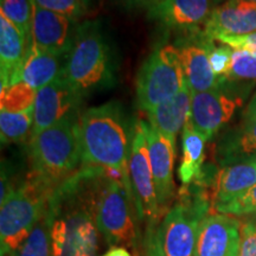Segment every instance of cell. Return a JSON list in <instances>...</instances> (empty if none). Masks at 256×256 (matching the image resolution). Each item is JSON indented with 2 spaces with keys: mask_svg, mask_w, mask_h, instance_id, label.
Here are the masks:
<instances>
[{
  "mask_svg": "<svg viewBox=\"0 0 256 256\" xmlns=\"http://www.w3.org/2000/svg\"><path fill=\"white\" fill-rule=\"evenodd\" d=\"M102 171L84 166L54 191L48 206L52 256H98L96 188Z\"/></svg>",
  "mask_w": 256,
  "mask_h": 256,
  "instance_id": "cell-1",
  "label": "cell"
},
{
  "mask_svg": "<svg viewBox=\"0 0 256 256\" xmlns=\"http://www.w3.org/2000/svg\"><path fill=\"white\" fill-rule=\"evenodd\" d=\"M80 139L82 164L120 174L133 196L128 168L130 133L120 104L108 102L83 112L80 115Z\"/></svg>",
  "mask_w": 256,
  "mask_h": 256,
  "instance_id": "cell-2",
  "label": "cell"
},
{
  "mask_svg": "<svg viewBox=\"0 0 256 256\" xmlns=\"http://www.w3.org/2000/svg\"><path fill=\"white\" fill-rule=\"evenodd\" d=\"M62 75L83 96L114 83L110 44L98 22L88 20L78 25L72 46L64 58Z\"/></svg>",
  "mask_w": 256,
  "mask_h": 256,
  "instance_id": "cell-3",
  "label": "cell"
},
{
  "mask_svg": "<svg viewBox=\"0 0 256 256\" xmlns=\"http://www.w3.org/2000/svg\"><path fill=\"white\" fill-rule=\"evenodd\" d=\"M30 159L31 174L52 186L72 177L82 162L78 112L31 138Z\"/></svg>",
  "mask_w": 256,
  "mask_h": 256,
  "instance_id": "cell-4",
  "label": "cell"
},
{
  "mask_svg": "<svg viewBox=\"0 0 256 256\" xmlns=\"http://www.w3.org/2000/svg\"><path fill=\"white\" fill-rule=\"evenodd\" d=\"M55 186L30 174L2 202L0 250L8 256L23 243L49 206Z\"/></svg>",
  "mask_w": 256,
  "mask_h": 256,
  "instance_id": "cell-5",
  "label": "cell"
},
{
  "mask_svg": "<svg viewBox=\"0 0 256 256\" xmlns=\"http://www.w3.org/2000/svg\"><path fill=\"white\" fill-rule=\"evenodd\" d=\"M208 216V202L202 194H185L146 234L147 256H194L202 220Z\"/></svg>",
  "mask_w": 256,
  "mask_h": 256,
  "instance_id": "cell-6",
  "label": "cell"
},
{
  "mask_svg": "<svg viewBox=\"0 0 256 256\" xmlns=\"http://www.w3.org/2000/svg\"><path fill=\"white\" fill-rule=\"evenodd\" d=\"M96 223L98 232L112 248H134L138 241L136 209L134 198L122 178L104 170L96 188Z\"/></svg>",
  "mask_w": 256,
  "mask_h": 256,
  "instance_id": "cell-7",
  "label": "cell"
},
{
  "mask_svg": "<svg viewBox=\"0 0 256 256\" xmlns=\"http://www.w3.org/2000/svg\"><path fill=\"white\" fill-rule=\"evenodd\" d=\"M184 83L185 75L178 46L165 44L156 48L138 72V106L147 113L178 94Z\"/></svg>",
  "mask_w": 256,
  "mask_h": 256,
  "instance_id": "cell-8",
  "label": "cell"
},
{
  "mask_svg": "<svg viewBox=\"0 0 256 256\" xmlns=\"http://www.w3.org/2000/svg\"><path fill=\"white\" fill-rule=\"evenodd\" d=\"M145 124V121L139 120L134 126L128 168L138 218L146 220L147 232H150L158 226L165 214L160 209L156 198Z\"/></svg>",
  "mask_w": 256,
  "mask_h": 256,
  "instance_id": "cell-9",
  "label": "cell"
},
{
  "mask_svg": "<svg viewBox=\"0 0 256 256\" xmlns=\"http://www.w3.org/2000/svg\"><path fill=\"white\" fill-rule=\"evenodd\" d=\"M83 95L74 89L63 75L36 92L34 110V127L31 138L43 132L64 118L78 112Z\"/></svg>",
  "mask_w": 256,
  "mask_h": 256,
  "instance_id": "cell-10",
  "label": "cell"
},
{
  "mask_svg": "<svg viewBox=\"0 0 256 256\" xmlns=\"http://www.w3.org/2000/svg\"><path fill=\"white\" fill-rule=\"evenodd\" d=\"M78 20L51 11L32 0L31 34L28 46L54 51L66 56L72 46L78 28Z\"/></svg>",
  "mask_w": 256,
  "mask_h": 256,
  "instance_id": "cell-11",
  "label": "cell"
},
{
  "mask_svg": "<svg viewBox=\"0 0 256 256\" xmlns=\"http://www.w3.org/2000/svg\"><path fill=\"white\" fill-rule=\"evenodd\" d=\"M242 104V98H232L220 89L194 92L188 124L206 140H211L232 120Z\"/></svg>",
  "mask_w": 256,
  "mask_h": 256,
  "instance_id": "cell-12",
  "label": "cell"
},
{
  "mask_svg": "<svg viewBox=\"0 0 256 256\" xmlns=\"http://www.w3.org/2000/svg\"><path fill=\"white\" fill-rule=\"evenodd\" d=\"M216 0H156L147 17L170 30L200 32L216 8Z\"/></svg>",
  "mask_w": 256,
  "mask_h": 256,
  "instance_id": "cell-13",
  "label": "cell"
},
{
  "mask_svg": "<svg viewBox=\"0 0 256 256\" xmlns=\"http://www.w3.org/2000/svg\"><path fill=\"white\" fill-rule=\"evenodd\" d=\"M202 32L212 40L254 34L256 32V2L226 0L214 8Z\"/></svg>",
  "mask_w": 256,
  "mask_h": 256,
  "instance_id": "cell-14",
  "label": "cell"
},
{
  "mask_svg": "<svg viewBox=\"0 0 256 256\" xmlns=\"http://www.w3.org/2000/svg\"><path fill=\"white\" fill-rule=\"evenodd\" d=\"M241 226L234 216L208 215L200 223L194 256H238Z\"/></svg>",
  "mask_w": 256,
  "mask_h": 256,
  "instance_id": "cell-15",
  "label": "cell"
},
{
  "mask_svg": "<svg viewBox=\"0 0 256 256\" xmlns=\"http://www.w3.org/2000/svg\"><path fill=\"white\" fill-rule=\"evenodd\" d=\"M145 130L156 198L160 209L164 212L165 208L171 203L174 196V165L176 145L150 124H145Z\"/></svg>",
  "mask_w": 256,
  "mask_h": 256,
  "instance_id": "cell-16",
  "label": "cell"
},
{
  "mask_svg": "<svg viewBox=\"0 0 256 256\" xmlns=\"http://www.w3.org/2000/svg\"><path fill=\"white\" fill-rule=\"evenodd\" d=\"M206 42L208 38L202 32L197 38L178 46L185 80L192 92L218 89L224 82L217 78L211 69Z\"/></svg>",
  "mask_w": 256,
  "mask_h": 256,
  "instance_id": "cell-17",
  "label": "cell"
},
{
  "mask_svg": "<svg viewBox=\"0 0 256 256\" xmlns=\"http://www.w3.org/2000/svg\"><path fill=\"white\" fill-rule=\"evenodd\" d=\"M192 94L194 92L185 80L178 94L147 112L148 124L171 140L174 145L179 132H183L185 124L190 120Z\"/></svg>",
  "mask_w": 256,
  "mask_h": 256,
  "instance_id": "cell-18",
  "label": "cell"
},
{
  "mask_svg": "<svg viewBox=\"0 0 256 256\" xmlns=\"http://www.w3.org/2000/svg\"><path fill=\"white\" fill-rule=\"evenodd\" d=\"M62 57L66 56L30 44L14 83L24 82L38 92L62 75L64 66Z\"/></svg>",
  "mask_w": 256,
  "mask_h": 256,
  "instance_id": "cell-19",
  "label": "cell"
},
{
  "mask_svg": "<svg viewBox=\"0 0 256 256\" xmlns=\"http://www.w3.org/2000/svg\"><path fill=\"white\" fill-rule=\"evenodd\" d=\"M28 42L17 26L0 12V81L2 89L12 86L28 54Z\"/></svg>",
  "mask_w": 256,
  "mask_h": 256,
  "instance_id": "cell-20",
  "label": "cell"
},
{
  "mask_svg": "<svg viewBox=\"0 0 256 256\" xmlns=\"http://www.w3.org/2000/svg\"><path fill=\"white\" fill-rule=\"evenodd\" d=\"M256 184V162L254 158L224 168L217 174L214 186L212 206L235 200Z\"/></svg>",
  "mask_w": 256,
  "mask_h": 256,
  "instance_id": "cell-21",
  "label": "cell"
},
{
  "mask_svg": "<svg viewBox=\"0 0 256 256\" xmlns=\"http://www.w3.org/2000/svg\"><path fill=\"white\" fill-rule=\"evenodd\" d=\"M208 140L200 134L190 124H185L182 132V162L178 168V177L183 185H188L202 177V165Z\"/></svg>",
  "mask_w": 256,
  "mask_h": 256,
  "instance_id": "cell-22",
  "label": "cell"
},
{
  "mask_svg": "<svg viewBox=\"0 0 256 256\" xmlns=\"http://www.w3.org/2000/svg\"><path fill=\"white\" fill-rule=\"evenodd\" d=\"M34 106L23 112H0L2 144H17L26 139L34 127Z\"/></svg>",
  "mask_w": 256,
  "mask_h": 256,
  "instance_id": "cell-23",
  "label": "cell"
},
{
  "mask_svg": "<svg viewBox=\"0 0 256 256\" xmlns=\"http://www.w3.org/2000/svg\"><path fill=\"white\" fill-rule=\"evenodd\" d=\"M8 256H52L50 235V217L48 209L30 235Z\"/></svg>",
  "mask_w": 256,
  "mask_h": 256,
  "instance_id": "cell-24",
  "label": "cell"
},
{
  "mask_svg": "<svg viewBox=\"0 0 256 256\" xmlns=\"http://www.w3.org/2000/svg\"><path fill=\"white\" fill-rule=\"evenodd\" d=\"M226 160L240 159L242 156H256V121L244 124L241 130L234 133L222 147Z\"/></svg>",
  "mask_w": 256,
  "mask_h": 256,
  "instance_id": "cell-25",
  "label": "cell"
},
{
  "mask_svg": "<svg viewBox=\"0 0 256 256\" xmlns=\"http://www.w3.org/2000/svg\"><path fill=\"white\" fill-rule=\"evenodd\" d=\"M0 12L17 26L28 46L31 34L32 0H0Z\"/></svg>",
  "mask_w": 256,
  "mask_h": 256,
  "instance_id": "cell-26",
  "label": "cell"
},
{
  "mask_svg": "<svg viewBox=\"0 0 256 256\" xmlns=\"http://www.w3.org/2000/svg\"><path fill=\"white\" fill-rule=\"evenodd\" d=\"M36 90L24 82H18L2 89V110L23 112L32 107L36 100Z\"/></svg>",
  "mask_w": 256,
  "mask_h": 256,
  "instance_id": "cell-27",
  "label": "cell"
},
{
  "mask_svg": "<svg viewBox=\"0 0 256 256\" xmlns=\"http://www.w3.org/2000/svg\"><path fill=\"white\" fill-rule=\"evenodd\" d=\"M226 80L256 81V56L247 50L232 49V63Z\"/></svg>",
  "mask_w": 256,
  "mask_h": 256,
  "instance_id": "cell-28",
  "label": "cell"
},
{
  "mask_svg": "<svg viewBox=\"0 0 256 256\" xmlns=\"http://www.w3.org/2000/svg\"><path fill=\"white\" fill-rule=\"evenodd\" d=\"M206 48L208 52H209L210 66L214 74L220 80L226 81L230 69V63H232V49L223 43L215 44V40H209V38L206 42Z\"/></svg>",
  "mask_w": 256,
  "mask_h": 256,
  "instance_id": "cell-29",
  "label": "cell"
},
{
  "mask_svg": "<svg viewBox=\"0 0 256 256\" xmlns=\"http://www.w3.org/2000/svg\"><path fill=\"white\" fill-rule=\"evenodd\" d=\"M218 214L230 216H246L256 214V184L254 186L226 204L215 206Z\"/></svg>",
  "mask_w": 256,
  "mask_h": 256,
  "instance_id": "cell-30",
  "label": "cell"
},
{
  "mask_svg": "<svg viewBox=\"0 0 256 256\" xmlns=\"http://www.w3.org/2000/svg\"><path fill=\"white\" fill-rule=\"evenodd\" d=\"M42 8L58 12L60 14L80 20L87 14V8L82 4L81 0H36Z\"/></svg>",
  "mask_w": 256,
  "mask_h": 256,
  "instance_id": "cell-31",
  "label": "cell"
},
{
  "mask_svg": "<svg viewBox=\"0 0 256 256\" xmlns=\"http://www.w3.org/2000/svg\"><path fill=\"white\" fill-rule=\"evenodd\" d=\"M238 256H256V224L242 223Z\"/></svg>",
  "mask_w": 256,
  "mask_h": 256,
  "instance_id": "cell-32",
  "label": "cell"
},
{
  "mask_svg": "<svg viewBox=\"0 0 256 256\" xmlns=\"http://www.w3.org/2000/svg\"><path fill=\"white\" fill-rule=\"evenodd\" d=\"M217 42L226 44L235 50H247L256 56V32L250 34L240 37H226L220 38Z\"/></svg>",
  "mask_w": 256,
  "mask_h": 256,
  "instance_id": "cell-33",
  "label": "cell"
},
{
  "mask_svg": "<svg viewBox=\"0 0 256 256\" xmlns=\"http://www.w3.org/2000/svg\"><path fill=\"white\" fill-rule=\"evenodd\" d=\"M127 8H147L150 5H152L156 0H118Z\"/></svg>",
  "mask_w": 256,
  "mask_h": 256,
  "instance_id": "cell-34",
  "label": "cell"
},
{
  "mask_svg": "<svg viewBox=\"0 0 256 256\" xmlns=\"http://www.w3.org/2000/svg\"><path fill=\"white\" fill-rule=\"evenodd\" d=\"M256 121V94L252 96L250 104L244 112V124L255 122Z\"/></svg>",
  "mask_w": 256,
  "mask_h": 256,
  "instance_id": "cell-35",
  "label": "cell"
},
{
  "mask_svg": "<svg viewBox=\"0 0 256 256\" xmlns=\"http://www.w3.org/2000/svg\"><path fill=\"white\" fill-rule=\"evenodd\" d=\"M106 256H132L130 252L127 250L124 247H115L112 248L110 252H107L104 254Z\"/></svg>",
  "mask_w": 256,
  "mask_h": 256,
  "instance_id": "cell-36",
  "label": "cell"
},
{
  "mask_svg": "<svg viewBox=\"0 0 256 256\" xmlns=\"http://www.w3.org/2000/svg\"><path fill=\"white\" fill-rule=\"evenodd\" d=\"M81 2H82V4L84 5V8H87V11H88V10L92 6V4H94L95 0H81Z\"/></svg>",
  "mask_w": 256,
  "mask_h": 256,
  "instance_id": "cell-37",
  "label": "cell"
},
{
  "mask_svg": "<svg viewBox=\"0 0 256 256\" xmlns=\"http://www.w3.org/2000/svg\"><path fill=\"white\" fill-rule=\"evenodd\" d=\"M252 158H254V160H255V162H256V156H252Z\"/></svg>",
  "mask_w": 256,
  "mask_h": 256,
  "instance_id": "cell-38",
  "label": "cell"
},
{
  "mask_svg": "<svg viewBox=\"0 0 256 256\" xmlns=\"http://www.w3.org/2000/svg\"><path fill=\"white\" fill-rule=\"evenodd\" d=\"M252 2H256V0H252Z\"/></svg>",
  "mask_w": 256,
  "mask_h": 256,
  "instance_id": "cell-39",
  "label": "cell"
},
{
  "mask_svg": "<svg viewBox=\"0 0 256 256\" xmlns=\"http://www.w3.org/2000/svg\"><path fill=\"white\" fill-rule=\"evenodd\" d=\"M102 256H106V255H102Z\"/></svg>",
  "mask_w": 256,
  "mask_h": 256,
  "instance_id": "cell-40",
  "label": "cell"
},
{
  "mask_svg": "<svg viewBox=\"0 0 256 256\" xmlns=\"http://www.w3.org/2000/svg\"><path fill=\"white\" fill-rule=\"evenodd\" d=\"M255 216H256V214H255Z\"/></svg>",
  "mask_w": 256,
  "mask_h": 256,
  "instance_id": "cell-41",
  "label": "cell"
}]
</instances>
